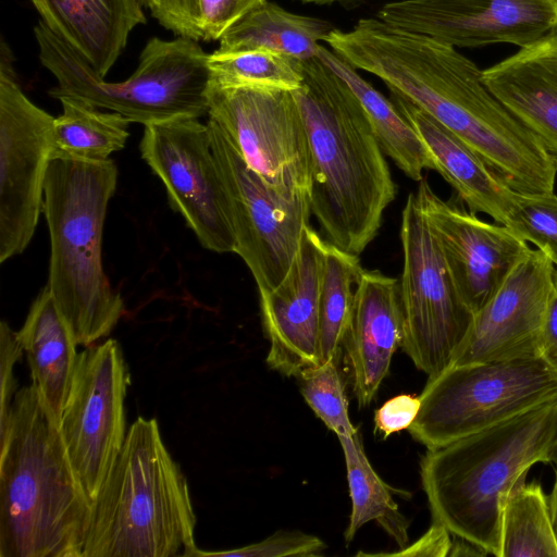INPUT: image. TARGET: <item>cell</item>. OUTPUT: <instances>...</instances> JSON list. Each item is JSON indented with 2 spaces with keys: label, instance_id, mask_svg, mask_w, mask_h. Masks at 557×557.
Returning a JSON list of instances; mask_svg holds the SVG:
<instances>
[{
  "label": "cell",
  "instance_id": "1",
  "mask_svg": "<svg viewBox=\"0 0 557 557\" xmlns=\"http://www.w3.org/2000/svg\"><path fill=\"white\" fill-rule=\"evenodd\" d=\"M323 41L451 131L511 189L554 191L552 157L486 87L482 70L455 47L379 17L360 18L347 32L334 28Z\"/></svg>",
  "mask_w": 557,
  "mask_h": 557
},
{
  "label": "cell",
  "instance_id": "2",
  "mask_svg": "<svg viewBox=\"0 0 557 557\" xmlns=\"http://www.w3.org/2000/svg\"><path fill=\"white\" fill-rule=\"evenodd\" d=\"M301 63L304 81L293 95L311 153V212L330 244L359 255L377 235L397 187L346 82L318 55Z\"/></svg>",
  "mask_w": 557,
  "mask_h": 557
},
{
  "label": "cell",
  "instance_id": "3",
  "mask_svg": "<svg viewBox=\"0 0 557 557\" xmlns=\"http://www.w3.org/2000/svg\"><path fill=\"white\" fill-rule=\"evenodd\" d=\"M92 504L35 385L0 430V557H82Z\"/></svg>",
  "mask_w": 557,
  "mask_h": 557
},
{
  "label": "cell",
  "instance_id": "4",
  "mask_svg": "<svg viewBox=\"0 0 557 557\" xmlns=\"http://www.w3.org/2000/svg\"><path fill=\"white\" fill-rule=\"evenodd\" d=\"M557 396L450 444L428 449L420 475L433 521L500 557L502 511L535 463L554 462Z\"/></svg>",
  "mask_w": 557,
  "mask_h": 557
},
{
  "label": "cell",
  "instance_id": "5",
  "mask_svg": "<svg viewBox=\"0 0 557 557\" xmlns=\"http://www.w3.org/2000/svg\"><path fill=\"white\" fill-rule=\"evenodd\" d=\"M112 160L51 159L42 212L50 237L48 287L78 345L108 336L124 301L103 270L101 243L107 208L116 188Z\"/></svg>",
  "mask_w": 557,
  "mask_h": 557
},
{
  "label": "cell",
  "instance_id": "6",
  "mask_svg": "<svg viewBox=\"0 0 557 557\" xmlns=\"http://www.w3.org/2000/svg\"><path fill=\"white\" fill-rule=\"evenodd\" d=\"M195 527L187 480L157 420L138 417L92 504L82 557L186 556Z\"/></svg>",
  "mask_w": 557,
  "mask_h": 557
},
{
  "label": "cell",
  "instance_id": "7",
  "mask_svg": "<svg viewBox=\"0 0 557 557\" xmlns=\"http://www.w3.org/2000/svg\"><path fill=\"white\" fill-rule=\"evenodd\" d=\"M42 65L57 78L52 98H81L131 123L149 125L208 114V53L197 40L150 38L131 77L108 83L40 20L34 28Z\"/></svg>",
  "mask_w": 557,
  "mask_h": 557
},
{
  "label": "cell",
  "instance_id": "8",
  "mask_svg": "<svg viewBox=\"0 0 557 557\" xmlns=\"http://www.w3.org/2000/svg\"><path fill=\"white\" fill-rule=\"evenodd\" d=\"M557 396V371L542 358L451 364L428 382L411 436L435 449Z\"/></svg>",
  "mask_w": 557,
  "mask_h": 557
},
{
  "label": "cell",
  "instance_id": "9",
  "mask_svg": "<svg viewBox=\"0 0 557 557\" xmlns=\"http://www.w3.org/2000/svg\"><path fill=\"white\" fill-rule=\"evenodd\" d=\"M403 350L429 379L453 364L473 322L416 195L401 213Z\"/></svg>",
  "mask_w": 557,
  "mask_h": 557
},
{
  "label": "cell",
  "instance_id": "10",
  "mask_svg": "<svg viewBox=\"0 0 557 557\" xmlns=\"http://www.w3.org/2000/svg\"><path fill=\"white\" fill-rule=\"evenodd\" d=\"M235 237V250L250 270L259 295L286 276L310 225L309 195H287L250 169L216 122H207Z\"/></svg>",
  "mask_w": 557,
  "mask_h": 557
},
{
  "label": "cell",
  "instance_id": "11",
  "mask_svg": "<svg viewBox=\"0 0 557 557\" xmlns=\"http://www.w3.org/2000/svg\"><path fill=\"white\" fill-rule=\"evenodd\" d=\"M208 115L247 165L287 195H309L311 153L293 91L209 83Z\"/></svg>",
  "mask_w": 557,
  "mask_h": 557
},
{
  "label": "cell",
  "instance_id": "12",
  "mask_svg": "<svg viewBox=\"0 0 557 557\" xmlns=\"http://www.w3.org/2000/svg\"><path fill=\"white\" fill-rule=\"evenodd\" d=\"M13 55L0 49V262L32 240L44 206L45 180L54 151V117L17 84Z\"/></svg>",
  "mask_w": 557,
  "mask_h": 557
},
{
  "label": "cell",
  "instance_id": "13",
  "mask_svg": "<svg viewBox=\"0 0 557 557\" xmlns=\"http://www.w3.org/2000/svg\"><path fill=\"white\" fill-rule=\"evenodd\" d=\"M131 377L115 339L77 355L60 430L72 466L91 504L126 437L125 396Z\"/></svg>",
  "mask_w": 557,
  "mask_h": 557
},
{
  "label": "cell",
  "instance_id": "14",
  "mask_svg": "<svg viewBox=\"0 0 557 557\" xmlns=\"http://www.w3.org/2000/svg\"><path fill=\"white\" fill-rule=\"evenodd\" d=\"M143 160L163 183L171 208L203 248L234 252L227 197L207 124L182 117L145 126Z\"/></svg>",
  "mask_w": 557,
  "mask_h": 557
},
{
  "label": "cell",
  "instance_id": "15",
  "mask_svg": "<svg viewBox=\"0 0 557 557\" xmlns=\"http://www.w3.org/2000/svg\"><path fill=\"white\" fill-rule=\"evenodd\" d=\"M377 17L455 48H523L557 33V0H399Z\"/></svg>",
  "mask_w": 557,
  "mask_h": 557
},
{
  "label": "cell",
  "instance_id": "16",
  "mask_svg": "<svg viewBox=\"0 0 557 557\" xmlns=\"http://www.w3.org/2000/svg\"><path fill=\"white\" fill-rule=\"evenodd\" d=\"M556 278L548 256L529 248L474 313L453 364L539 357L544 314Z\"/></svg>",
  "mask_w": 557,
  "mask_h": 557
},
{
  "label": "cell",
  "instance_id": "17",
  "mask_svg": "<svg viewBox=\"0 0 557 557\" xmlns=\"http://www.w3.org/2000/svg\"><path fill=\"white\" fill-rule=\"evenodd\" d=\"M414 195L458 295L474 314L530 247L507 226L486 222L462 206L442 199L425 177Z\"/></svg>",
  "mask_w": 557,
  "mask_h": 557
},
{
  "label": "cell",
  "instance_id": "18",
  "mask_svg": "<svg viewBox=\"0 0 557 557\" xmlns=\"http://www.w3.org/2000/svg\"><path fill=\"white\" fill-rule=\"evenodd\" d=\"M327 242L308 225L283 281L261 294L260 308L270 343L267 364L284 376H298L320 363L319 301Z\"/></svg>",
  "mask_w": 557,
  "mask_h": 557
},
{
  "label": "cell",
  "instance_id": "19",
  "mask_svg": "<svg viewBox=\"0 0 557 557\" xmlns=\"http://www.w3.org/2000/svg\"><path fill=\"white\" fill-rule=\"evenodd\" d=\"M401 341L399 281L379 270H363L343 344L359 408L374 399Z\"/></svg>",
  "mask_w": 557,
  "mask_h": 557
},
{
  "label": "cell",
  "instance_id": "20",
  "mask_svg": "<svg viewBox=\"0 0 557 557\" xmlns=\"http://www.w3.org/2000/svg\"><path fill=\"white\" fill-rule=\"evenodd\" d=\"M389 92L391 100L425 146L433 171L455 189L470 212L487 214L511 230L520 193L511 189L451 131L400 94Z\"/></svg>",
  "mask_w": 557,
  "mask_h": 557
},
{
  "label": "cell",
  "instance_id": "21",
  "mask_svg": "<svg viewBox=\"0 0 557 557\" xmlns=\"http://www.w3.org/2000/svg\"><path fill=\"white\" fill-rule=\"evenodd\" d=\"M482 78L557 166V33L483 70Z\"/></svg>",
  "mask_w": 557,
  "mask_h": 557
},
{
  "label": "cell",
  "instance_id": "22",
  "mask_svg": "<svg viewBox=\"0 0 557 557\" xmlns=\"http://www.w3.org/2000/svg\"><path fill=\"white\" fill-rule=\"evenodd\" d=\"M45 25L74 49L102 79L129 34L146 23L139 0H30Z\"/></svg>",
  "mask_w": 557,
  "mask_h": 557
},
{
  "label": "cell",
  "instance_id": "23",
  "mask_svg": "<svg viewBox=\"0 0 557 557\" xmlns=\"http://www.w3.org/2000/svg\"><path fill=\"white\" fill-rule=\"evenodd\" d=\"M16 337L26 352L32 384L60 423L75 369L78 344L48 285L32 304Z\"/></svg>",
  "mask_w": 557,
  "mask_h": 557
},
{
  "label": "cell",
  "instance_id": "24",
  "mask_svg": "<svg viewBox=\"0 0 557 557\" xmlns=\"http://www.w3.org/2000/svg\"><path fill=\"white\" fill-rule=\"evenodd\" d=\"M334 28L329 21L294 14L265 1L222 35L218 50L263 49L305 61L318 55L319 41Z\"/></svg>",
  "mask_w": 557,
  "mask_h": 557
},
{
  "label": "cell",
  "instance_id": "25",
  "mask_svg": "<svg viewBox=\"0 0 557 557\" xmlns=\"http://www.w3.org/2000/svg\"><path fill=\"white\" fill-rule=\"evenodd\" d=\"M318 57L337 73L356 95L384 153L409 178L420 182L423 178V170H433V164L417 132L394 102L364 81L354 66L333 50L320 45Z\"/></svg>",
  "mask_w": 557,
  "mask_h": 557
},
{
  "label": "cell",
  "instance_id": "26",
  "mask_svg": "<svg viewBox=\"0 0 557 557\" xmlns=\"http://www.w3.org/2000/svg\"><path fill=\"white\" fill-rule=\"evenodd\" d=\"M338 440L344 454L351 499L349 523L344 533L345 543H351L358 530L374 520L399 548H405L409 540V521L394 502L391 493L393 490L379 476L368 460L359 433Z\"/></svg>",
  "mask_w": 557,
  "mask_h": 557
},
{
  "label": "cell",
  "instance_id": "27",
  "mask_svg": "<svg viewBox=\"0 0 557 557\" xmlns=\"http://www.w3.org/2000/svg\"><path fill=\"white\" fill-rule=\"evenodd\" d=\"M62 113L54 117L53 158L102 162L124 148L129 121L116 112H102L89 102L71 96L60 97Z\"/></svg>",
  "mask_w": 557,
  "mask_h": 557
},
{
  "label": "cell",
  "instance_id": "28",
  "mask_svg": "<svg viewBox=\"0 0 557 557\" xmlns=\"http://www.w3.org/2000/svg\"><path fill=\"white\" fill-rule=\"evenodd\" d=\"M500 557H557V535L541 483H519L502 511Z\"/></svg>",
  "mask_w": 557,
  "mask_h": 557
},
{
  "label": "cell",
  "instance_id": "29",
  "mask_svg": "<svg viewBox=\"0 0 557 557\" xmlns=\"http://www.w3.org/2000/svg\"><path fill=\"white\" fill-rule=\"evenodd\" d=\"M362 271L358 255L327 242L319 301L320 363L337 358L344 344Z\"/></svg>",
  "mask_w": 557,
  "mask_h": 557
},
{
  "label": "cell",
  "instance_id": "30",
  "mask_svg": "<svg viewBox=\"0 0 557 557\" xmlns=\"http://www.w3.org/2000/svg\"><path fill=\"white\" fill-rule=\"evenodd\" d=\"M210 82L220 86H257L296 90L304 81L300 60L263 49L215 50L208 55Z\"/></svg>",
  "mask_w": 557,
  "mask_h": 557
},
{
  "label": "cell",
  "instance_id": "31",
  "mask_svg": "<svg viewBox=\"0 0 557 557\" xmlns=\"http://www.w3.org/2000/svg\"><path fill=\"white\" fill-rule=\"evenodd\" d=\"M297 379L306 403L337 437H351L358 432L349 419L345 383L336 358L304 369Z\"/></svg>",
  "mask_w": 557,
  "mask_h": 557
},
{
  "label": "cell",
  "instance_id": "32",
  "mask_svg": "<svg viewBox=\"0 0 557 557\" xmlns=\"http://www.w3.org/2000/svg\"><path fill=\"white\" fill-rule=\"evenodd\" d=\"M511 231L533 244L557 265V195L518 194V208Z\"/></svg>",
  "mask_w": 557,
  "mask_h": 557
},
{
  "label": "cell",
  "instance_id": "33",
  "mask_svg": "<svg viewBox=\"0 0 557 557\" xmlns=\"http://www.w3.org/2000/svg\"><path fill=\"white\" fill-rule=\"evenodd\" d=\"M326 544L318 536L301 531L280 530L267 539L243 547L206 552L197 546L187 553V557H317L323 555Z\"/></svg>",
  "mask_w": 557,
  "mask_h": 557
},
{
  "label": "cell",
  "instance_id": "34",
  "mask_svg": "<svg viewBox=\"0 0 557 557\" xmlns=\"http://www.w3.org/2000/svg\"><path fill=\"white\" fill-rule=\"evenodd\" d=\"M267 0H199L201 40H218L252 9Z\"/></svg>",
  "mask_w": 557,
  "mask_h": 557
},
{
  "label": "cell",
  "instance_id": "35",
  "mask_svg": "<svg viewBox=\"0 0 557 557\" xmlns=\"http://www.w3.org/2000/svg\"><path fill=\"white\" fill-rule=\"evenodd\" d=\"M147 8L161 26L177 36L201 39L199 0H147Z\"/></svg>",
  "mask_w": 557,
  "mask_h": 557
},
{
  "label": "cell",
  "instance_id": "36",
  "mask_svg": "<svg viewBox=\"0 0 557 557\" xmlns=\"http://www.w3.org/2000/svg\"><path fill=\"white\" fill-rule=\"evenodd\" d=\"M23 348L17 341L16 332L5 322L0 324V430L5 425L14 398L16 383L14 364L22 357Z\"/></svg>",
  "mask_w": 557,
  "mask_h": 557
},
{
  "label": "cell",
  "instance_id": "37",
  "mask_svg": "<svg viewBox=\"0 0 557 557\" xmlns=\"http://www.w3.org/2000/svg\"><path fill=\"white\" fill-rule=\"evenodd\" d=\"M421 407L420 396L400 394L386 400L374 412V430L384 438L409 429Z\"/></svg>",
  "mask_w": 557,
  "mask_h": 557
},
{
  "label": "cell",
  "instance_id": "38",
  "mask_svg": "<svg viewBox=\"0 0 557 557\" xmlns=\"http://www.w3.org/2000/svg\"><path fill=\"white\" fill-rule=\"evenodd\" d=\"M453 534L441 523L433 521V524L426 533L409 547L400 548L396 553H385L375 555L388 556H436L445 557L449 555Z\"/></svg>",
  "mask_w": 557,
  "mask_h": 557
},
{
  "label": "cell",
  "instance_id": "39",
  "mask_svg": "<svg viewBox=\"0 0 557 557\" xmlns=\"http://www.w3.org/2000/svg\"><path fill=\"white\" fill-rule=\"evenodd\" d=\"M539 357L557 371V278L546 305Z\"/></svg>",
  "mask_w": 557,
  "mask_h": 557
},
{
  "label": "cell",
  "instance_id": "40",
  "mask_svg": "<svg viewBox=\"0 0 557 557\" xmlns=\"http://www.w3.org/2000/svg\"><path fill=\"white\" fill-rule=\"evenodd\" d=\"M488 553L481 546L456 535H453L450 557H482Z\"/></svg>",
  "mask_w": 557,
  "mask_h": 557
},
{
  "label": "cell",
  "instance_id": "41",
  "mask_svg": "<svg viewBox=\"0 0 557 557\" xmlns=\"http://www.w3.org/2000/svg\"><path fill=\"white\" fill-rule=\"evenodd\" d=\"M548 505H549L553 525L555 529V533L557 535V468L555 471V481H554L553 490H552L549 498H548Z\"/></svg>",
  "mask_w": 557,
  "mask_h": 557
},
{
  "label": "cell",
  "instance_id": "42",
  "mask_svg": "<svg viewBox=\"0 0 557 557\" xmlns=\"http://www.w3.org/2000/svg\"><path fill=\"white\" fill-rule=\"evenodd\" d=\"M302 3H313V4H330L334 2H341V1H350V0H298Z\"/></svg>",
  "mask_w": 557,
  "mask_h": 557
},
{
  "label": "cell",
  "instance_id": "43",
  "mask_svg": "<svg viewBox=\"0 0 557 557\" xmlns=\"http://www.w3.org/2000/svg\"><path fill=\"white\" fill-rule=\"evenodd\" d=\"M554 462H556V463H557V448H556V450H555Z\"/></svg>",
  "mask_w": 557,
  "mask_h": 557
}]
</instances>
